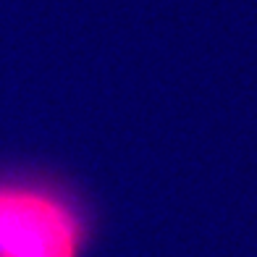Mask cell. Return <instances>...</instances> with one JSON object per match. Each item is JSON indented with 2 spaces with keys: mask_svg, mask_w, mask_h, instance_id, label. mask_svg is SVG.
Wrapping results in <instances>:
<instances>
[{
  "mask_svg": "<svg viewBox=\"0 0 257 257\" xmlns=\"http://www.w3.org/2000/svg\"><path fill=\"white\" fill-rule=\"evenodd\" d=\"M89 226L61 186L34 176H0V257H81Z\"/></svg>",
  "mask_w": 257,
  "mask_h": 257,
  "instance_id": "cell-1",
  "label": "cell"
}]
</instances>
